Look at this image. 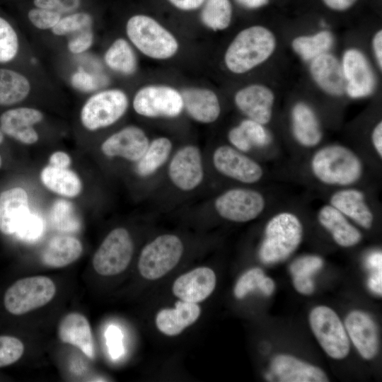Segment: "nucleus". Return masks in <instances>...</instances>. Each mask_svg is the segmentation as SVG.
I'll list each match as a JSON object with an SVG mask.
<instances>
[{
	"label": "nucleus",
	"instance_id": "obj_16",
	"mask_svg": "<svg viewBox=\"0 0 382 382\" xmlns=\"http://www.w3.org/2000/svg\"><path fill=\"white\" fill-rule=\"evenodd\" d=\"M43 117L42 112L33 108L10 109L0 115V129L4 134L23 144H33L39 138L33 125L40 122Z\"/></svg>",
	"mask_w": 382,
	"mask_h": 382
},
{
	"label": "nucleus",
	"instance_id": "obj_8",
	"mask_svg": "<svg viewBox=\"0 0 382 382\" xmlns=\"http://www.w3.org/2000/svg\"><path fill=\"white\" fill-rule=\"evenodd\" d=\"M311 330L325 353L331 358H345L350 349L349 338L337 313L325 306H316L309 316Z\"/></svg>",
	"mask_w": 382,
	"mask_h": 382
},
{
	"label": "nucleus",
	"instance_id": "obj_59",
	"mask_svg": "<svg viewBox=\"0 0 382 382\" xmlns=\"http://www.w3.org/2000/svg\"><path fill=\"white\" fill-rule=\"evenodd\" d=\"M3 141H4V133L0 129V144L3 142ZM1 164H2V160H1V156L0 154V168L1 166Z\"/></svg>",
	"mask_w": 382,
	"mask_h": 382
},
{
	"label": "nucleus",
	"instance_id": "obj_42",
	"mask_svg": "<svg viewBox=\"0 0 382 382\" xmlns=\"http://www.w3.org/2000/svg\"><path fill=\"white\" fill-rule=\"evenodd\" d=\"M265 273L258 267L245 272L237 281L234 287V295L238 299H243L248 293L260 288Z\"/></svg>",
	"mask_w": 382,
	"mask_h": 382
},
{
	"label": "nucleus",
	"instance_id": "obj_48",
	"mask_svg": "<svg viewBox=\"0 0 382 382\" xmlns=\"http://www.w3.org/2000/svg\"><path fill=\"white\" fill-rule=\"evenodd\" d=\"M228 138L230 143L240 151H248L252 148L251 144L239 126L235 127L229 131Z\"/></svg>",
	"mask_w": 382,
	"mask_h": 382
},
{
	"label": "nucleus",
	"instance_id": "obj_11",
	"mask_svg": "<svg viewBox=\"0 0 382 382\" xmlns=\"http://www.w3.org/2000/svg\"><path fill=\"white\" fill-rule=\"evenodd\" d=\"M265 206L259 192L248 188H233L219 195L214 202L218 214L228 221L247 222L256 219Z\"/></svg>",
	"mask_w": 382,
	"mask_h": 382
},
{
	"label": "nucleus",
	"instance_id": "obj_20",
	"mask_svg": "<svg viewBox=\"0 0 382 382\" xmlns=\"http://www.w3.org/2000/svg\"><path fill=\"white\" fill-rule=\"evenodd\" d=\"M272 374L281 382H327L320 368L289 354H279L271 362Z\"/></svg>",
	"mask_w": 382,
	"mask_h": 382
},
{
	"label": "nucleus",
	"instance_id": "obj_19",
	"mask_svg": "<svg viewBox=\"0 0 382 382\" xmlns=\"http://www.w3.org/2000/svg\"><path fill=\"white\" fill-rule=\"evenodd\" d=\"M216 281L215 273L212 269L199 267L178 277L172 290L180 300L197 303L210 296L214 290Z\"/></svg>",
	"mask_w": 382,
	"mask_h": 382
},
{
	"label": "nucleus",
	"instance_id": "obj_14",
	"mask_svg": "<svg viewBox=\"0 0 382 382\" xmlns=\"http://www.w3.org/2000/svg\"><path fill=\"white\" fill-rule=\"evenodd\" d=\"M342 66L346 81L345 92L353 98L366 97L375 88L376 79L365 55L357 49L347 50Z\"/></svg>",
	"mask_w": 382,
	"mask_h": 382
},
{
	"label": "nucleus",
	"instance_id": "obj_38",
	"mask_svg": "<svg viewBox=\"0 0 382 382\" xmlns=\"http://www.w3.org/2000/svg\"><path fill=\"white\" fill-rule=\"evenodd\" d=\"M92 24L93 18L88 13L76 12L62 17L51 31L54 35L64 36L90 28Z\"/></svg>",
	"mask_w": 382,
	"mask_h": 382
},
{
	"label": "nucleus",
	"instance_id": "obj_15",
	"mask_svg": "<svg viewBox=\"0 0 382 382\" xmlns=\"http://www.w3.org/2000/svg\"><path fill=\"white\" fill-rule=\"evenodd\" d=\"M149 140L142 129L127 126L108 137L100 149L108 157L119 156L130 161H138L145 153Z\"/></svg>",
	"mask_w": 382,
	"mask_h": 382
},
{
	"label": "nucleus",
	"instance_id": "obj_39",
	"mask_svg": "<svg viewBox=\"0 0 382 382\" xmlns=\"http://www.w3.org/2000/svg\"><path fill=\"white\" fill-rule=\"evenodd\" d=\"M50 218L53 225L61 230H76L79 226L72 204L63 199L53 204Z\"/></svg>",
	"mask_w": 382,
	"mask_h": 382
},
{
	"label": "nucleus",
	"instance_id": "obj_17",
	"mask_svg": "<svg viewBox=\"0 0 382 382\" xmlns=\"http://www.w3.org/2000/svg\"><path fill=\"white\" fill-rule=\"evenodd\" d=\"M344 325L360 355L367 360L374 358L379 342L377 326L371 317L365 312L353 311L347 316Z\"/></svg>",
	"mask_w": 382,
	"mask_h": 382
},
{
	"label": "nucleus",
	"instance_id": "obj_45",
	"mask_svg": "<svg viewBox=\"0 0 382 382\" xmlns=\"http://www.w3.org/2000/svg\"><path fill=\"white\" fill-rule=\"evenodd\" d=\"M94 40L93 32L91 28L85 29L69 39L67 49L73 54H81L87 51L93 45Z\"/></svg>",
	"mask_w": 382,
	"mask_h": 382
},
{
	"label": "nucleus",
	"instance_id": "obj_4",
	"mask_svg": "<svg viewBox=\"0 0 382 382\" xmlns=\"http://www.w3.org/2000/svg\"><path fill=\"white\" fill-rule=\"evenodd\" d=\"M126 33L132 43L144 55L166 59L175 54L178 43L175 37L150 16L138 14L129 18Z\"/></svg>",
	"mask_w": 382,
	"mask_h": 382
},
{
	"label": "nucleus",
	"instance_id": "obj_24",
	"mask_svg": "<svg viewBox=\"0 0 382 382\" xmlns=\"http://www.w3.org/2000/svg\"><path fill=\"white\" fill-rule=\"evenodd\" d=\"M330 205L360 226L370 228L374 215L365 201L364 193L353 188L338 190L330 197Z\"/></svg>",
	"mask_w": 382,
	"mask_h": 382
},
{
	"label": "nucleus",
	"instance_id": "obj_56",
	"mask_svg": "<svg viewBox=\"0 0 382 382\" xmlns=\"http://www.w3.org/2000/svg\"><path fill=\"white\" fill-rule=\"evenodd\" d=\"M274 288L275 285L274 281L271 278L265 276L262 280L259 290L264 295L270 296L273 293Z\"/></svg>",
	"mask_w": 382,
	"mask_h": 382
},
{
	"label": "nucleus",
	"instance_id": "obj_12",
	"mask_svg": "<svg viewBox=\"0 0 382 382\" xmlns=\"http://www.w3.org/2000/svg\"><path fill=\"white\" fill-rule=\"evenodd\" d=\"M168 176L172 183L182 191L197 188L204 178L201 151L195 145L183 146L175 154L168 166Z\"/></svg>",
	"mask_w": 382,
	"mask_h": 382
},
{
	"label": "nucleus",
	"instance_id": "obj_25",
	"mask_svg": "<svg viewBox=\"0 0 382 382\" xmlns=\"http://www.w3.org/2000/svg\"><path fill=\"white\" fill-rule=\"evenodd\" d=\"M30 212L28 197L21 187H13L0 195V231L6 235L16 232L20 222Z\"/></svg>",
	"mask_w": 382,
	"mask_h": 382
},
{
	"label": "nucleus",
	"instance_id": "obj_50",
	"mask_svg": "<svg viewBox=\"0 0 382 382\" xmlns=\"http://www.w3.org/2000/svg\"><path fill=\"white\" fill-rule=\"evenodd\" d=\"M50 165L62 168H67L71 162L70 156L65 152L56 151L49 158Z\"/></svg>",
	"mask_w": 382,
	"mask_h": 382
},
{
	"label": "nucleus",
	"instance_id": "obj_37",
	"mask_svg": "<svg viewBox=\"0 0 382 382\" xmlns=\"http://www.w3.org/2000/svg\"><path fill=\"white\" fill-rule=\"evenodd\" d=\"M19 38L16 30L0 16V64L13 61L19 52Z\"/></svg>",
	"mask_w": 382,
	"mask_h": 382
},
{
	"label": "nucleus",
	"instance_id": "obj_36",
	"mask_svg": "<svg viewBox=\"0 0 382 382\" xmlns=\"http://www.w3.org/2000/svg\"><path fill=\"white\" fill-rule=\"evenodd\" d=\"M232 17L229 0H205L201 11V20L208 28L221 30L228 27Z\"/></svg>",
	"mask_w": 382,
	"mask_h": 382
},
{
	"label": "nucleus",
	"instance_id": "obj_21",
	"mask_svg": "<svg viewBox=\"0 0 382 382\" xmlns=\"http://www.w3.org/2000/svg\"><path fill=\"white\" fill-rule=\"evenodd\" d=\"M310 71L318 86L335 96L345 93L346 81L342 64L333 55L324 53L311 61Z\"/></svg>",
	"mask_w": 382,
	"mask_h": 382
},
{
	"label": "nucleus",
	"instance_id": "obj_54",
	"mask_svg": "<svg viewBox=\"0 0 382 382\" xmlns=\"http://www.w3.org/2000/svg\"><path fill=\"white\" fill-rule=\"evenodd\" d=\"M373 49L377 63L381 69L382 67V31L378 30L373 37Z\"/></svg>",
	"mask_w": 382,
	"mask_h": 382
},
{
	"label": "nucleus",
	"instance_id": "obj_47",
	"mask_svg": "<svg viewBox=\"0 0 382 382\" xmlns=\"http://www.w3.org/2000/svg\"><path fill=\"white\" fill-rule=\"evenodd\" d=\"M71 83L74 87L83 91H91L97 87L93 76L83 71L75 72L71 78Z\"/></svg>",
	"mask_w": 382,
	"mask_h": 382
},
{
	"label": "nucleus",
	"instance_id": "obj_52",
	"mask_svg": "<svg viewBox=\"0 0 382 382\" xmlns=\"http://www.w3.org/2000/svg\"><path fill=\"white\" fill-rule=\"evenodd\" d=\"M371 141L378 155L382 156V122H378L373 129Z\"/></svg>",
	"mask_w": 382,
	"mask_h": 382
},
{
	"label": "nucleus",
	"instance_id": "obj_2",
	"mask_svg": "<svg viewBox=\"0 0 382 382\" xmlns=\"http://www.w3.org/2000/svg\"><path fill=\"white\" fill-rule=\"evenodd\" d=\"M311 168L319 181L330 185H352L363 173L359 156L341 145L326 146L318 150L311 158Z\"/></svg>",
	"mask_w": 382,
	"mask_h": 382
},
{
	"label": "nucleus",
	"instance_id": "obj_55",
	"mask_svg": "<svg viewBox=\"0 0 382 382\" xmlns=\"http://www.w3.org/2000/svg\"><path fill=\"white\" fill-rule=\"evenodd\" d=\"M62 0H33L37 8L56 10L58 11Z\"/></svg>",
	"mask_w": 382,
	"mask_h": 382
},
{
	"label": "nucleus",
	"instance_id": "obj_40",
	"mask_svg": "<svg viewBox=\"0 0 382 382\" xmlns=\"http://www.w3.org/2000/svg\"><path fill=\"white\" fill-rule=\"evenodd\" d=\"M45 224L43 220L30 211L20 222L16 232L17 237L25 241H34L43 233Z\"/></svg>",
	"mask_w": 382,
	"mask_h": 382
},
{
	"label": "nucleus",
	"instance_id": "obj_7",
	"mask_svg": "<svg viewBox=\"0 0 382 382\" xmlns=\"http://www.w3.org/2000/svg\"><path fill=\"white\" fill-rule=\"evenodd\" d=\"M129 105L126 93L117 88L106 89L90 96L80 112L82 125L96 131L115 123L126 112Z\"/></svg>",
	"mask_w": 382,
	"mask_h": 382
},
{
	"label": "nucleus",
	"instance_id": "obj_35",
	"mask_svg": "<svg viewBox=\"0 0 382 382\" xmlns=\"http://www.w3.org/2000/svg\"><path fill=\"white\" fill-rule=\"evenodd\" d=\"M333 44V36L327 30L312 35L299 36L291 45L294 51L303 59L311 61L318 56L327 53Z\"/></svg>",
	"mask_w": 382,
	"mask_h": 382
},
{
	"label": "nucleus",
	"instance_id": "obj_43",
	"mask_svg": "<svg viewBox=\"0 0 382 382\" xmlns=\"http://www.w3.org/2000/svg\"><path fill=\"white\" fill-rule=\"evenodd\" d=\"M62 17V13L56 10L37 7L31 8L28 13L30 22L40 30H51Z\"/></svg>",
	"mask_w": 382,
	"mask_h": 382
},
{
	"label": "nucleus",
	"instance_id": "obj_27",
	"mask_svg": "<svg viewBox=\"0 0 382 382\" xmlns=\"http://www.w3.org/2000/svg\"><path fill=\"white\" fill-rule=\"evenodd\" d=\"M318 219L321 226L330 232L336 243L342 247L354 246L361 239L360 231L330 204L320 209Z\"/></svg>",
	"mask_w": 382,
	"mask_h": 382
},
{
	"label": "nucleus",
	"instance_id": "obj_30",
	"mask_svg": "<svg viewBox=\"0 0 382 382\" xmlns=\"http://www.w3.org/2000/svg\"><path fill=\"white\" fill-rule=\"evenodd\" d=\"M43 185L50 190L66 197H74L82 190V183L74 171L49 165L40 173Z\"/></svg>",
	"mask_w": 382,
	"mask_h": 382
},
{
	"label": "nucleus",
	"instance_id": "obj_41",
	"mask_svg": "<svg viewBox=\"0 0 382 382\" xmlns=\"http://www.w3.org/2000/svg\"><path fill=\"white\" fill-rule=\"evenodd\" d=\"M23 352L24 345L18 338L0 336V367L15 363L21 357Z\"/></svg>",
	"mask_w": 382,
	"mask_h": 382
},
{
	"label": "nucleus",
	"instance_id": "obj_44",
	"mask_svg": "<svg viewBox=\"0 0 382 382\" xmlns=\"http://www.w3.org/2000/svg\"><path fill=\"white\" fill-rule=\"evenodd\" d=\"M238 126L241 128L252 147H262L268 144L269 136L262 125L247 119L243 120Z\"/></svg>",
	"mask_w": 382,
	"mask_h": 382
},
{
	"label": "nucleus",
	"instance_id": "obj_53",
	"mask_svg": "<svg viewBox=\"0 0 382 382\" xmlns=\"http://www.w3.org/2000/svg\"><path fill=\"white\" fill-rule=\"evenodd\" d=\"M325 4L335 11H345L350 8L357 0H323Z\"/></svg>",
	"mask_w": 382,
	"mask_h": 382
},
{
	"label": "nucleus",
	"instance_id": "obj_9",
	"mask_svg": "<svg viewBox=\"0 0 382 382\" xmlns=\"http://www.w3.org/2000/svg\"><path fill=\"white\" fill-rule=\"evenodd\" d=\"M133 249V241L127 229L120 227L112 230L93 255L94 270L102 276L122 272L131 261Z\"/></svg>",
	"mask_w": 382,
	"mask_h": 382
},
{
	"label": "nucleus",
	"instance_id": "obj_46",
	"mask_svg": "<svg viewBox=\"0 0 382 382\" xmlns=\"http://www.w3.org/2000/svg\"><path fill=\"white\" fill-rule=\"evenodd\" d=\"M105 336L107 339V345L111 357L113 359H118L124 353L122 343L123 336L121 330L115 325H110L107 329Z\"/></svg>",
	"mask_w": 382,
	"mask_h": 382
},
{
	"label": "nucleus",
	"instance_id": "obj_6",
	"mask_svg": "<svg viewBox=\"0 0 382 382\" xmlns=\"http://www.w3.org/2000/svg\"><path fill=\"white\" fill-rule=\"evenodd\" d=\"M55 293V284L48 277H25L16 281L7 289L4 303L10 313L23 315L48 303Z\"/></svg>",
	"mask_w": 382,
	"mask_h": 382
},
{
	"label": "nucleus",
	"instance_id": "obj_18",
	"mask_svg": "<svg viewBox=\"0 0 382 382\" xmlns=\"http://www.w3.org/2000/svg\"><path fill=\"white\" fill-rule=\"evenodd\" d=\"M234 101L248 119L262 125L270 121L274 96L267 86L252 84L243 88L236 93Z\"/></svg>",
	"mask_w": 382,
	"mask_h": 382
},
{
	"label": "nucleus",
	"instance_id": "obj_57",
	"mask_svg": "<svg viewBox=\"0 0 382 382\" xmlns=\"http://www.w3.org/2000/svg\"><path fill=\"white\" fill-rule=\"evenodd\" d=\"M80 4V0H62L61 6L58 11L61 13L62 12H68L76 8Z\"/></svg>",
	"mask_w": 382,
	"mask_h": 382
},
{
	"label": "nucleus",
	"instance_id": "obj_33",
	"mask_svg": "<svg viewBox=\"0 0 382 382\" xmlns=\"http://www.w3.org/2000/svg\"><path fill=\"white\" fill-rule=\"evenodd\" d=\"M103 59L106 66L115 72L132 75L136 71V55L131 45L123 38H117L111 44Z\"/></svg>",
	"mask_w": 382,
	"mask_h": 382
},
{
	"label": "nucleus",
	"instance_id": "obj_32",
	"mask_svg": "<svg viewBox=\"0 0 382 382\" xmlns=\"http://www.w3.org/2000/svg\"><path fill=\"white\" fill-rule=\"evenodd\" d=\"M171 141L165 137L154 139L137 161L136 172L141 177L154 174L167 161L172 150Z\"/></svg>",
	"mask_w": 382,
	"mask_h": 382
},
{
	"label": "nucleus",
	"instance_id": "obj_51",
	"mask_svg": "<svg viewBox=\"0 0 382 382\" xmlns=\"http://www.w3.org/2000/svg\"><path fill=\"white\" fill-rule=\"evenodd\" d=\"M170 4L178 9L183 11L195 10L205 1V0H168Z\"/></svg>",
	"mask_w": 382,
	"mask_h": 382
},
{
	"label": "nucleus",
	"instance_id": "obj_3",
	"mask_svg": "<svg viewBox=\"0 0 382 382\" xmlns=\"http://www.w3.org/2000/svg\"><path fill=\"white\" fill-rule=\"evenodd\" d=\"M302 236L301 222L294 214H277L265 226L258 253L260 260L270 265L286 260L299 246Z\"/></svg>",
	"mask_w": 382,
	"mask_h": 382
},
{
	"label": "nucleus",
	"instance_id": "obj_28",
	"mask_svg": "<svg viewBox=\"0 0 382 382\" xmlns=\"http://www.w3.org/2000/svg\"><path fill=\"white\" fill-rule=\"evenodd\" d=\"M82 252V245L77 238L70 236H56L45 247L41 260L47 267L60 268L75 262Z\"/></svg>",
	"mask_w": 382,
	"mask_h": 382
},
{
	"label": "nucleus",
	"instance_id": "obj_58",
	"mask_svg": "<svg viewBox=\"0 0 382 382\" xmlns=\"http://www.w3.org/2000/svg\"><path fill=\"white\" fill-rule=\"evenodd\" d=\"M240 4L248 8H257L268 3L269 0H236Z\"/></svg>",
	"mask_w": 382,
	"mask_h": 382
},
{
	"label": "nucleus",
	"instance_id": "obj_10",
	"mask_svg": "<svg viewBox=\"0 0 382 382\" xmlns=\"http://www.w3.org/2000/svg\"><path fill=\"white\" fill-rule=\"evenodd\" d=\"M135 112L147 117H175L183 109V101L176 89L161 85L143 87L133 99Z\"/></svg>",
	"mask_w": 382,
	"mask_h": 382
},
{
	"label": "nucleus",
	"instance_id": "obj_22",
	"mask_svg": "<svg viewBox=\"0 0 382 382\" xmlns=\"http://www.w3.org/2000/svg\"><path fill=\"white\" fill-rule=\"evenodd\" d=\"M58 336L64 343L78 347L88 358L95 356L91 328L87 318L79 313L66 315L59 322Z\"/></svg>",
	"mask_w": 382,
	"mask_h": 382
},
{
	"label": "nucleus",
	"instance_id": "obj_29",
	"mask_svg": "<svg viewBox=\"0 0 382 382\" xmlns=\"http://www.w3.org/2000/svg\"><path fill=\"white\" fill-rule=\"evenodd\" d=\"M291 120L293 134L301 146L313 147L320 143L322 130L315 112L309 105L296 103L291 111Z\"/></svg>",
	"mask_w": 382,
	"mask_h": 382
},
{
	"label": "nucleus",
	"instance_id": "obj_49",
	"mask_svg": "<svg viewBox=\"0 0 382 382\" xmlns=\"http://www.w3.org/2000/svg\"><path fill=\"white\" fill-rule=\"evenodd\" d=\"M371 271L368 279L369 288L375 294L381 295L382 292V265L367 266Z\"/></svg>",
	"mask_w": 382,
	"mask_h": 382
},
{
	"label": "nucleus",
	"instance_id": "obj_13",
	"mask_svg": "<svg viewBox=\"0 0 382 382\" xmlns=\"http://www.w3.org/2000/svg\"><path fill=\"white\" fill-rule=\"evenodd\" d=\"M212 161L219 173L243 183H257L263 175L262 167L256 161L229 146L217 147Z\"/></svg>",
	"mask_w": 382,
	"mask_h": 382
},
{
	"label": "nucleus",
	"instance_id": "obj_1",
	"mask_svg": "<svg viewBox=\"0 0 382 382\" xmlns=\"http://www.w3.org/2000/svg\"><path fill=\"white\" fill-rule=\"evenodd\" d=\"M276 47L274 34L267 28L254 25L241 30L228 47L224 62L234 74H243L265 62Z\"/></svg>",
	"mask_w": 382,
	"mask_h": 382
},
{
	"label": "nucleus",
	"instance_id": "obj_23",
	"mask_svg": "<svg viewBox=\"0 0 382 382\" xmlns=\"http://www.w3.org/2000/svg\"><path fill=\"white\" fill-rule=\"evenodd\" d=\"M183 107L188 115L201 123H212L219 117L221 107L216 93L209 89L192 88L181 93Z\"/></svg>",
	"mask_w": 382,
	"mask_h": 382
},
{
	"label": "nucleus",
	"instance_id": "obj_26",
	"mask_svg": "<svg viewBox=\"0 0 382 382\" xmlns=\"http://www.w3.org/2000/svg\"><path fill=\"white\" fill-rule=\"evenodd\" d=\"M175 308L161 310L156 317L158 329L168 336L180 334L185 328L192 325L199 318L201 308L195 303L178 301Z\"/></svg>",
	"mask_w": 382,
	"mask_h": 382
},
{
	"label": "nucleus",
	"instance_id": "obj_31",
	"mask_svg": "<svg viewBox=\"0 0 382 382\" xmlns=\"http://www.w3.org/2000/svg\"><path fill=\"white\" fill-rule=\"evenodd\" d=\"M31 91L28 79L15 70L0 68V105L8 106L25 100Z\"/></svg>",
	"mask_w": 382,
	"mask_h": 382
},
{
	"label": "nucleus",
	"instance_id": "obj_5",
	"mask_svg": "<svg viewBox=\"0 0 382 382\" xmlns=\"http://www.w3.org/2000/svg\"><path fill=\"white\" fill-rule=\"evenodd\" d=\"M183 250V243L177 236L163 234L156 237L140 253L138 261L140 274L149 280L161 278L178 265Z\"/></svg>",
	"mask_w": 382,
	"mask_h": 382
},
{
	"label": "nucleus",
	"instance_id": "obj_34",
	"mask_svg": "<svg viewBox=\"0 0 382 382\" xmlns=\"http://www.w3.org/2000/svg\"><path fill=\"white\" fill-rule=\"evenodd\" d=\"M323 265L322 258L317 255H304L295 260L291 264L289 270L296 290L304 295L311 294L314 291L312 275Z\"/></svg>",
	"mask_w": 382,
	"mask_h": 382
}]
</instances>
